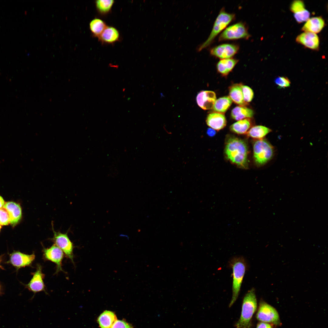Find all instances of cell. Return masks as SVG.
I'll list each match as a JSON object with an SVG mask.
<instances>
[{
    "instance_id": "cell-2",
    "label": "cell",
    "mask_w": 328,
    "mask_h": 328,
    "mask_svg": "<svg viewBox=\"0 0 328 328\" xmlns=\"http://www.w3.org/2000/svg\"><path fill=\"white\" fill-rule=\"evenodd\" d=\"M257 307L255 289L252 288L243 298L241 316L235 325L236 328H251L252 319Z\"/></svg>"
},
{
    "instance_id": "cell-9",
    "label": "cell",
    "mask_w": 328,
    "mask_h": 328,
    "mask_svg": "<svg viewBox=\"0 0 328 328\" xmlns=\"http://www.w3.org/2000/svg\"><path fill=\"white\" fill-rule=\"evenodd\" d=\"M43 246V259L50 261L56 265L55 274H57L60 271L65 273L62 268V262L64 255L63 251L54 244L49 248H46Z\"/></svg>"
},
{
    "instance_id": "cell-22",
    "label": "cell",
    "mask_w": 328,
    "mask_h": 328,
    "mask_svg": "<svg viewBox=\"0 0 328 328\" xmlns=\"http://www.w3.org/2000/svg\"><path fill=\"white\" fill-rule=\"evenodd\" d=\"M251 125L250 118H247L238 121L232 124L230 127V129L234 133L242 135L247 133Z\"/></svg>"
},
{
    "instance_id": "cell-19",
    "label": "cell",
    "mask_w": 328,
    "mask_h": 328,
    "mask_svg": "<svg viewBox=\"0 0 328 328\" xmlns=\"http://www.w3.org/2000/svg\"><path fill=\"white\" fill-rule=\"evenodd\" d=\"M243 85L241 83L235 84L231 86L229 88V97L235 103L240 106H244L248 104L244 99L242 88Z\"/></svg>"
},
{
    "instance_id": "cell-3",
    "label": "cell",
    "mask_w": 328,
    "mask_h": 328,
    "mask_svg": "<svg viewBox=\"0 0 328 328\" xmlns=\"http://www.w3.org/2000/svg\"><path fill=\"white\" fill-rule=\"evenodd\" d=\"M231 265L233 271L232 295L229 307L233 305L237 299L246 269V265L243 258H234Z\"/></svg>"
},
{
    "instance_id": "cell-15",
    "label": "cell",
    "mask_w": 328,
    "mask_h": 328,
    "mask_svg": "<svg viewBox=\"0 0 328 328\" xmlns=\"http://www.w3.org/2000/svg\"><path fill=\"white\" fill-rule=\"evenodd\" d=\"M3 207L7 211L10 218V223L14 226L20 221L22 217L21 208L20 205L13 202H8L5 203Z\"/></svg>"
},
{
    "instance_id": "cell-30",
    "label": "cell",
    "mask_w": 328,
    "mask_h": 328,
    "mask_svg": "<svg viewBox=\"0 0 328 328\" xmlns=\"http://www.w3.org/2000/svg\"><path fill=\"white\" fill-rule=\"evenodd\" d=\"M310 13L306 9L299 12L294 14L295 19L298 23L306 21L309 18Z\"/></svg>"
},
{
    "instance_id": "cell-7",
    "label": "cell",
    "mask_w": 328,
    "mask_h": 328,
    "mask_svg": "<svg viewBox=\"0 0 328 328\" xmlns=\"http://www.w3.org/2000/svg\"><path fill=\"white\" fill-rule=\"evenodd\" d=\"M250 36L245 25L239 22L226 28L220 35L219 41L248 39Z\"/></svg>"
},
{
    "instance_id": "cell-11",
    "label": "cell",
    "mask_w": 328,
    "mask_h": 328,
    "mask_svg": "<svg viewBox=\"0 0 328 328\" xmlns=\"http://www.w3.org/2000/svg\"><path fill=\"white\" fill-rule=\"evenodd\" d=\"M41 265L37 264L36 271L32 273V278L28 283L25 285L26 288L34 294L41 291L47 294L43 281L45 275L43 273Z\"/></svg>"
},
{
    "instance_id": "cell-6",
    "label": "cell",
    "mask_w": 328,
    "mask_h": 328,
    "mask_svg": "<svg viewBox=\"0 0 328 328\" xmlns=\"http://www.w3.org/2000/svg\"><path fill=\"white\" fill-rule=\"evenodd\" d=\"M52 224L53 235L50 240L60 248L66 257L70 259L74 265L73 253L74 246L73 243L69 237L67 233H64L60 231H56L54 230L53 223Z\"/></svg>"
},
{
    "instance_id": "cell-21",
    "label": "cell",
    "mask_w": 328,
    "mask_h": 328,
    "mask_svg": "<svg viewBox=\"0 0 328 328\" xmlns=\"http://www.w3.org/2000/svg\"><path fill=\"white\" fill-rule=\"evenodd\" d=\"M238 60L234 58L223 59L217 65L218 72L223 76H227L232 70Z\"/></svg>"
},
{
    "instance_id": "cell-1",
    "label": "cell",
    "mask_w": 328,
    "mask_h": 328,
    "mask_svg": "<svg viewBox=\"0 0 328 328\" xmlns=\"http://www.w3.org/2000/svg\"><path fill=\"white\" fill-rule=\"evenodd\" d=\"M224 152L227 159L238 167L248 168V150L245 142L233 136H228L225 143Z\"/></svg>"
},
{
    "instance_id": "cell-16",
    "label": "cell",
    "mask_w": 328,
    "mask_h": 328,
    "mask_svg": "<svg viewBox=\"0 0 328 328\" xmlns=\"http://www.w3.org/2000/svg\"><path fill=\"white\" fill-rule=\"evenodd\" d=\"M206 122L208 126L217 131L223 128L227 123L224 115L223 114L216 112L209 114L207 117Z\"/></svg>"
},
{
    "instance_id": "cell-23",
    "label": "cell",
    "mask_w": 328,
    "mask_h": 328,
    "mask_svg": "<svg viewBox=\"0 0 328 328\" xmlns=\"http://www.w3.org/2000/svg\"><path fill=\"white\" fill-rule=\"evenodd\" d=\"M117 320L116 316L114 313L105 311L99 316L97 321L101 328H111Z\"/></svg>"
},
{
    "instance_id": "cell-27",
    "label": "cell",
    "mask_w": 328,
    "mask_h": 328,
    "mask_svg": "<svg viewBox=\"0 0 328 328\" xmlns=\"http://www.w3.org/2000/svg\"><path fill=\"white\" fill-rule=\"evenodd\" d=\"M114 3L113 0H97L95 2L97 12L102 15L109 13Z\"/></svg>"
},
{
    "instance_id": "cell-8",
    "label": "cell",
    "mask_w": 328,
    "mask_h": 328,
    "mask_svg": "<svg viewBox=\"0 0 328 328\" xmlns=\"http://www.w3.org/2000/svg\"><path fill=\"white\" fill-rule=\"evenodd\" d=\"M256 319L259 321L278 324L279 315L277 310L273 306L264 301L260 303L256 315Z\"/></svg>"
},
{
    "instance_id": "cell-35",
    "label": "cell",
    "mask_w": 328,
    "mask_h": 328,
    "mask_svg": "<svg viewBox=\"0 0 328 328\" xmlns=\"http://www.w3.org/2000/svg\"><path fill=\"white\" fill-rule=\"evenodd\" d=\"M216 132L215 130L210 128H208L207 131V134L210 137H213L216 134Z\"/></svg>"
},
{
    "instance_id": "cell-39",
    "label": "cell",
    "mask_w": 328,
    "mask_h": 328,
    "mask_svg": "<svg viewBox=\"0 0 328 328\" xmlns=\"http://www.w3.org/2000/svg\"><path fill=\"white\" fill-rule=\"evenodd\" d=\"M1 226L0 225V230H1Z\"/></svg>"
},
{
    "instance_id": "cell-18",
    "label": "cell",
    "mask_w": 328,
    "mask_h": 328,
    "mask_svg": "<svg viewBox=\"0 0 328 328\" xmlns=\"http://www.w3.org/2000/svg\"><path fill=\"white\" fill-rule=\"evenodd\" d=\"M325 21L321 16L313 17L309 18L302 28L304 32H309L315 33L320 32L325 26Z\"/></svg>"
},
{
    "instance_id": "cell-37",
    "label": "cell",
    "mask_w": 328,
    "mask_h": 328,
    "mask_svg": "<svg viewBox=\"0 0 328 328\" xmlns=\"http://www.w3.org/2000/svg\"><path fill=\"white\" fill-rule=\"evenodd\" d=\"M119 236L120 237H126L127 238H128V240H129V237L128 236V235H127L125 234H120Z\"/></svg>"
},
{
    "instance_id": "cell-5",
    "label": "cell",
    "mask_w": 328,
    "mask_h": 328,
    "mask_svg": "<svg viewBox=\"0 0 328 328\" xmlns=\"http://www.w3.org/2000/svg\"><path fill=\"white\" fill-rule=\"evenodd\" d=\"M235 15L226 12L224 9L220 12L214 23L211 32L207 40L198 49L199 51L209 46L216 36L232 21Z\"/></svg>"
},
{
    "instance_id": "cell-36",
    "label": "cell",
    "mask_w": 328,
    "mask_h": 328,
    "mask_svg": "<svg viewBox=\"0 0 328 328\" xmlns=\"http://www.w3.org/2000/svg\"><path fill=\"white\" fill-rule=\"evenodd\" d=\"M5 204V201L2 197L0 196V209L2 208Z\"/></svg>"
},
{
    "instance_id": "cell-13",
    "label": "cell",
    "mask_w": 328,
    "mask_h": 328,
    "mask_svg": "<svg viewBox=\"0 0 328 328\" xmlns=\"http://www.w3.org/2000/svg\"><path fill=\"white\" fill-rule=\"evenodd\" d=\"M298 43L313 50H318L319 40L318 35L316 33L304 32L299 35L296 39Z\"/></svg>"
},
{
    "instance_id": "cell-24",
    "label": "cell",
    "mask_w": 328,
    "mask_h": 328,
    "mask_svg": "<svg viewBox=\"0 0 328 328\" xmlns=\"http://www.w3.org/2000/svg\"><path fill=\"white\" fill-rule=\"evenodd\" d=\"M272 130L269 128L262 125H256L251 128L246 133L248 136L258 139L263 138Z\"/></svg>"
},
{
    "instance_id": "cell-33",
    "label": "cell",
    "mask_w": 328,
    "mask_h": 328,
    "mask_svg": "<svg viewBox=\"0 0 328 328\" xmlns=\"http://www.w3.org/2000/svg\"><path fill=\"white\" fill-rule=\"evenodd\" d=\"M111 328H133L132 326L123 320H117L112 326Z\"/></svg>"
},
{
    "instance_id": "cell-40",
    "label": "cell",
    "mask_w": 328,
    "mask_h": 328,
    "mask_svg": "<svg viewBox=\"0 0 328 328\" xmlns=\"http://www.w3.org/2000/svg\"><path fill=\"white\" fill-rule=\"evenodd\" d=\"M0 292H1V287L0 286Z\"/></svg>"
},
{
    "instance_id": "cell-10",
    "label": "cell",
    "mask_w": 328,
    "mask_h": 328,
    "mask_svg": "<svg viewBox=\"0 0 328 328\" xmlns=\"http://www.w3.org/2000/svg\"><path fill=\"white\" fill-rule=\"evenodd\" d=\"M9 260L6 263L10 264L18 270L20 268L31 266L35 258L34 253L28 255L19 251H14L9 255Z\"/></svg>"
},
{
    "instance_id": "cell-4",
    "label": "cell",
    "mask_w": 328,
    "mask_h": 328,
    "mask_svg": "<svg viewBox=\"0 0 328 328\" xmlns=\"http://www.w3.org/2000/svg\"><path fill=\"white\" fill-rule=\"evenodd\" d=\"M253 158L258 166L264 165L272 158L274 154L273 147L266 140L258 139L253 144Z\"/></svg>"
},
{
    "instance_id": "cell-14",
    "label": "cell",
    "mask_w": 328,
    "mask_h": 328,
    "mask_svg": "<svg viewBox=\"0 0 328 328\" xmlns=\"http://www.w3.org/2000/svg\"><path fill=\"white\" fill-rule=\"evenodd\" d=\"M216 100V94L212 91H202L198 94L196 97L198 105L205 110L212 109Z\"/></svg>"
},
{
    "instance_id": "cell-25",
    "label": "cell",
    "mask_w": 328,
    "mask_h": 328,
    "mask_svg": "<svg viewBox=\"0 0 328 328\" xmlns=\"http://www.w3.org/2000/svg\"><path fill=\"white\" fill-rule=\"evenodd\" d=\"M232 102L229 96L220 97L216 100L212 109L215 112L223 114L229 108Z\"/></svg>"
},
{
    "instance_id": "cell-31",
    "label": "cell",
    "mask_w": 328,
    "mask_h": 328,
    "mask_svg": "<svg viewBox=\"0 0 328 328\" xmlns=\"http://www.w3.org/2000/svg\"><path fill=\"white\" fill-rule=\"evenodd\" d=\"M275 83L279 88L289 87L291 84L290 81L288 78L283 76L277 77L275 80Z\"/></svg>"
},
{
    "instance_id": "cell-38",
    "label": "cell",
    "mask_w": 328,
    "mask_h": 328,
    "mask_svg": "<svg viewBox=\"0 0 328 328\" xmlns=\"http://www.w3.org/2000/svg\"><path fill=\"white\" fill-rule=\"evenodd\" d=\"M2 255L0 256V268H2V267L1 266V264L2 260Z\"/></svg>"
},
{
    "instance_id": "cell-29",
    "label": "cell",
    "mask_w": 328,
    "mask_h": 328,
    "mask_svg": "<svg viewBox=\"0 0 328 328\" xmlns=\"http://www.w3.org/2000/svg\"><path fill=\"white\" fill-rule=\"evenodd\" d=\"M242 91L244 101L247 103L250 102L254 97V92L248 86L243 85Z\"/></svg>"
},
{
    "instance_id": "cell-12",
    "label": "cell",
    "mask_w": 328,
    "mask_h": 328,
    "mask_svg": "<svg viewBox=\"0 0 328 328\" xmlns=\"http://www.w3.org/2000/svg\"><path fill=\"white\" fill-rule=\"evenodd\" d=\"M239 46L233 44H224L215 46L210 50V54L222 59L230 58L236 53Z\"/></svg>"
},
{
    "instance_id": "cell-34",
    "label": "cell",
    "mask_w": 328,
    "mask_h": 328,
    "mask_svg": "<svg viewBox=\"0 0 328 328\" xmlns=\"http://www.w3.org/2000/svg\"><path fill=\"white\" fill-rule=\"evenodd\" d=\"M256 328H272V327L269 323L261 322L257 324Z\"/></svg>"
},
{
    "instance_id": "cell-26",
    "label": "cell",
    "mask_w": 328,
    "mask_h": 328,
    "mask_svg": "<svg viewBox=\"0 0 328 328\" xmlns=\"http://www.w3.org/2000/svg\"><path fill=\"white\" fill-rule=\"evenodd\" d=\"M90 28L93 36L98 38L107 26L102 20L98 18L92 20L90 23Z\"/></svg>"
},
{
    "instance_id": "cell-17",
    "label": "cell",
    "mask_w": 328,
    "mask_h": 328,
    "mask_svg": "<svg viewBox=\"0 0 328 328\" xmlns=\"http://www.w3.org/2000/svg\"><path fill=\"white\" fill-rule=\"evenodd\" d=\"M98 38L102 43L113 44L119 41L120 35L115 27L107 26Z\"/></svg>"
},
{
    "instance_id": "cell-20",
    "label": "cell",
    "mask_w": 328,
    "mask_h": 328,
    "mask_svg": "<svg viewBox=\"0 0 328 328\" xmlns=\"http://www.w3.org/2000/svg\"><path fill=\"white\" fill-rule=\"evenodd\" d=\"M254 114V111L251 109L244 106H239L235 107L232 110L231 116L233 119L239 121L251 118Z\"/></svg>"
},
{
    "instance_id": "cell-32",
    "label": "cell",
    "mask_w": 328,
    "mask_h": 328,
    "mask_svg": "<svg viewBox=\"0 0 328 328\" xmlns=\"http://www.w3.org/2000/svg\"><path fill=\"white\" fill-rule=\"evenodd\" d=\"M10 223L9 214L3 207L0 209V225H6Z\"/></svg>"
},
{
    "instance_id": "cell-28",
    "label": "cell",
    "mask_w": 328,
    "mask_h": 328,
    "mask_svg": "<svg viewBox=\"0 0 328 328\" xmlns=\"http://www.w3.org/2000/svg\"><path fill=\"white\" fill-rule=\"evenodd\" d=\"M290 9L294 14L306 9L304 3L302 1L299 0L294 1L291 5Z\"/></svg>"
}]
</instances>
